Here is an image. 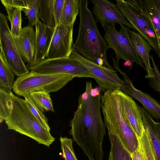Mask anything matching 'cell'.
Here are the masks:
<instances>
[{"instance_id": "obj_1", "label": "cell", "mask_w": 160, "mask_h": 160, "mask_svg": "<svg viewBox=\"0 0 160 160\" xmlns=\"http://www.w3.org/2000/svg\"><path fill=\"white\" fill-rule=\"evenodd\" d=\"M91 81L86 82L85 92L80 94L78 106L70 122L69 134L89 160H101L102 144L106 134L105 126L101 113V92H92Z\"/></svg>"}, {"instance_id": "obj_2", "label": "cell", "mask_w": 160, "mask_h": 160, "mask_svg": "<svg viewBox=\"0 0 160 160\" xmlns=\"http://www.w3.org/2000/svg\"><path fill=\"white\" fill-rule=\"evenodd\" d=\"M88 0H79V23L78 37L72 50L81 53L85 58L111 69L107 52L109 49L98 29Z\"/></svg>"}, {"instance_id": "obj_3", "label": "cell", "mask_w": 160, "mask_h": 160, "mask_svg": "<svg viewBox=\"0 0 160 160\" xmlns=\"http://www.w3.org/2000/svg\"><path fill=\"white\" fill-rule=\"evenodd\" d=\"M118 90L108 91L102 95L101 108L104 123L107 129L114 133L132 153L138 148L139 139L122 114Z\"/></svg>"}, {"instance_id": "obj_4", "label": "cell", "mask_w": 160, "mask_h": 160, "mask_svg": "<svg viewBox=\"0 0 160 160\" xmlns=\"http://www.w3.org/2000/svg\"><path fill=\"white\" fill-rule=\"evenodd\" d=\"M11 113L5 121L8 129L26 136L39 144L48 147L55 141L50 132L45 129L32 113L24 99L14 95Z\"/></svg>"}, {"instance_id": "obj_5", "label": "cell", "mask_w": 160, "mask_h": 160, "mask_svg": "<svg viewBox=\"0 0 160 160\" xmlns=\"http://www.w3.org/2000/svg\"><path fill=\"white\" fill-rule=\"evenodd\" d=\"M74 78L68 74H42L31 71L17 78L12 90L18 95L22 97L37 91H44L49 93L58 91Z\"/></svg>"}, {"instance_id": "obj_6", "label": "cell", "mask_w": 160, "mask_h": 160, "mask_svg": "<svg viewBox=\"0 0 160 160\" xmlns=\"http://www.w3.org/2000/svg\"><path fill=\"white\" fill-rule=\"evenodd\" d=\"M127 26H121L119 31L115 26L108 24L104 31L103 38L108 48L112 49L115 54L116 61L119 64L120 59L125 60L124 65L130 70L135 62L145 69L130 38L129 29Z\"/></svg>"}, {"instance_id": "obj_7", "label": "cell", "mask_w": 160, "mask_h": 160, "mask_svg": "<svg viewBox=\"0 0 160 160\" xmlns=\"http://www.w3.org/2000/svg\"><path fill=\"white\" fill-rule=\"evenodd\" d=\"M124 16L157 53L158 44L153 26L145 14L141 0H116Z\"/></svg>"}, {"instance_id": "obj_8", "label": "cell", "mask_w": 160, "mask_h": 160, "mask_svg": "<svg viewBox=\"0 0 160 160\" xmlns=\"http://www.w3.org/2000/svg\"><path fill=\"white\" fill-rule=\"evenodd\" d=\"M29 70L42 74H64L74 78L93 77L88 69L80 62L69 58L44 59L26 66Z\"/></svg>"}, {"instance_id": "obj_9", "label": "cell", "mask_w": 160, "mask_h": 160, "mask_svg": "<svg viewBox=\"0 0 160 160\" xmlns=\"http://www.w3.org/2000/svg\"><path fill=\"white\" fill-rule=\"evenodd\" d=\"M0 48L3 52L6 62L14 74L18 77L28 73L29 70L25 66L17 48L8 23V17L0 13Z\"/></svg>"}, {"instance_id": "obj_10", "label": "cell", "mask_w": 160, "mask_h": 160, "mask_svg": "<svg viewBox=\"0 0 160 160\" xmlns=\"http://www.w3.org/2000/svg\"><path fill=\"white\" fill-rule=\"evenodd\" d=\"M69 58L82 63L88 69L104 93L108 91L121 90L124 86V82L118 77L116 71L113 69L89 60L73 50Z\"/></svg>"}, {"instance_id": "obj_11", "label": "cell", "mask_w": 160, "mask_h": 160, "mask_svg": "<svg viewBox=\"0 0 160 160\" xmlns=\"http://www.w3.org/2000/svg\"><path fill=\"white\" fill-rule=\"evenodd\" d=\"M93 6L92 12L96 19L99 22L104 31L108 24L115 26L117 23L125 25L137 31L136 29L124 16L117 4L107 0H91Z\"/></svg>"}, {"instance_id": "obj_12", "label": "cell", "mask_w": 160, "mask_h": 160, "mask_svg": "<svg viewBox=\"0 0 160 160\" xmlns=\"http://www.w3.org/2000/svg\"><path fill=\"white\" fill-rule=\"evenodd\" d=\"M73 26L59 24L55 28L47 53L48 59L69 58L72 51Z\"/></svg>"}, {"instance_id": "obj_13", "label": "cell", "mask_w": 160, "mask_h": 160, "mask_svg": "<svg viewBox=\"0 0 160 160\" xmlns=\"http://www.w3.org/2000/svg\"><path fill=\"white\" fill-rule=\"evenodd\" d=\"M114 68L117 70L124 78V85L121 90L123 92L138 101L147 112L158 120H160V104L149 95L136 88L132 80L120 68L119 64L114 60Z\"/></svg>"}, {"instance_id": "obj_14", "label": "cell", "mask_w": 160, "mask_h": 160, "mask_svg": "<svg viewBox=\"0 0 160 160\" xmlns=\"http://www.w3.org/2000/svg\"><path fill=\"white\" fill-rule=\"evenodd\" d=\"M122 114L139 139L144 130L143 120L137 104L132 98L118 90Z\"/></svg>"}, {"instance_id": "obj_15", "label": "cell", "mask_w": 160, "mask_h": 160, "mask_svg": "<svg viewBox=\"0 0 160 160\" xmlns=\"http://www.w3.org/2000/svg\"><path fill=\"white\" fill-rule=\"evenodd\" d=\"M12 35L21 58L28 64H32L36 50V34L34 28L28 24L22 28L19 36Z\"/></svg>"}, {"instance_id": "obj_16", "label": "cell", "mask_w": 160, "mask_h": 160, "mask_svg": "<svg viewBox=\"0 0 160 160\" xmlns=\"http://www.w3.org/2000/svg\"><path fill=\"white\" fill-rule=\"evenodd\" d=\"M35 26L36 50L33 63L41 61L46 58L55 28L48 27L40 20Z\"/></svg>"}, {"instance_id": "obj_17", "label": "cell", "mask_w": 160, "mask_h": 160, "mask_svg": "<svg viewBox=\"0 0 160 160\" xmlns=\"http://www.w3.org/2000/svg\"><path fill=\"white\" fill-rule=\"evenodd\" d=\"M156 160H160V122L155 121L143 108L137 104Z\"/></svg>"}, {"instance_id": "obj_18", "label": "cell", "mask_w": 160, "mask_h": 160, "mask_svg": "<svg viewBox=\"0 0 160 160\" xmlns=\"http://www.w3.org/2000/svg\"><path fill=\"white\" fill-rule=\"evenodd\" d=\"M130 38L140 59L144 66L147 74L145 78L154 77L153 68L150 63V53L153 48L142 36L138 32L129 29Z\"/></svg>"}, {"instance_id": "obj_19", "label": "cell", "mask_w": 160, "mask_h": 160, "mask_svg": "<svg viewBox=\"0 0 160 160\" xmlns=\"http://www.w3.org/2000/svg\"><path fill=\"white\" fill-rule=\"evenodd\" d=\"M144 12L150 21L158 44L157 54L160 58V0H141Z\"/></svg>"}, {"instance_id": "obj_20", "label": "cell", "mask_w": 160, "mask_h": 160, "mask_svg": "<svg viewBox=\"0 0 160 160\" xmlns=\"http://www.w3.org/2000/svg\"><path fill=\"white\" fill-rule=\"evenodd\" d=\"M108 130L111 143L108 160H132L131 153L117 135L111 130Z\"/></svg>"}, {"instance_id": "obj_21", "label": "cell", "mask_w": 160, "mask_h": 160, "mask_svg": "<svg viewBox=\"0 0 160 160\" xmlns=\"http://www.w3.org/2000/svg\"><path fill=\"white\" fill-rule=\"evenodd\" d=\"M79 11V0H64L59 24L73 26Z\"/></svg>"}, {"instance_id": "obj_22", "label": "cell", "mask_w": 160, "mask_h": 160, "mask_svg": "<svg viewBox=\"0 0 160 160\" xmlns=\"http://www.w3.org/2000/svg\"><path fill=\"white\" fill-rule=\"evenodd\" d=\"M5 7L8 14L7 17L11 24V31L12 34L18 36L22 29L21 9L19 8L9 4L4 0H1Z\"/></svg>"}, {"instance_id": "obj_23", "label": "cell", "mask_w": 160, "mask_h": 160, "mask_svg": "<svg viewBox=\"0 0 160 160\" xmlns=\"http://www.w3.org/2000/svg\"><path fill=\"white\" fill-rule=\"evenodd\" d=\"M14 74L7 65L2 50L0 52V88L12 89Z\"/></svg>"}, {"instance_id": "obj_24", "label": "cell", "mask_w": 160, "mask_h": 160, "mask_svg": "<svg viewBox=\"0 0 160 160\" xmlns=\"http://www.w3.org/2000/svg\"><path fill=\"white\" fill-rule=\"evenodd\" d=\"M11 90L0 88V121H5L12 109L13 100Z\"/></svg>"}, {"instance_id": "obj_25", "label": "cell", "mask_w": 160, "mask_h": 160, "mask_svg": "<svg viewBox=\"0 0 160 160\" xmlns=\"http://www.w3.org/2000/svg\"><path fill=\"white\" fill-rule=\"evenodd\" d=\"M55 0H39L40 17L43 23L50 28H55L54 14Z\"/></svg>"}, {"instance_id": "obj_26", "label": "cell", "mask_w": 160, "mask_h": 160, "mask_svg": "<svg viewBox=\"0 0 160 160\" xmlns=\"http://www.w3.org/2000/svg\"><path fill=\"white\" fill-rule=\"evenodd\" d=\"M29 94L43 112L44 110L54 112L52 101L49 93L44 91H37L32 92Z\"/></svg>"}, {"instance_id": "obj_27", "label": "cell", "mask_w": 160, "mask_h": 160, "mask_svg": "<svg viewBox=\"0 0 160 160\" xmlns=\"http://www.w3.org/2000/svg\"><path fill=\"white\" fill-rule=\"evenodd\" d=\"M23 97L33 115L45 129L50 132V128L48 124V119L36 104L30 94L25 95Z\"/></svg>"}, {"instance_id": "obj_28", "label": "cell", "mask_w": 160, "mask_h": 160, "mask_svg": "<svg viewBox=\"0 0 160 160\" xmlns=\"http://www.w3.org/2000/svg\"><path fill=\"white\" fill-rule=\"evenodd\" d=\"M39 0H31L28 7L22 10L28 16L30 26L33 27L39 20Z\"/></svg>"}, {"instance_id": "obj_29", "label": "cell", "mask_w": 160, "mask_h": 160, "mask_svg": "<svg viewBox=\"0 0 160 160\" xmlns=\"http://www.w3.org/2000/svg\"><path fill=\"white\" fill-rule=\"evenodd\" d=\"M62 152V156L65 160H78L72 147V140L67 137H61L59 139Z\"/></svg>"}, {"instance_id": "obj_30", "label": "cell", "mask_w": 160, "mask_h": 160, "mask_svg": "<svg viewBox=\"0 0 160 160\" xmlns=\"http://www.w3.org/2000/svg\"><path fill=\"white\" fill-rule=\"evenodd\" d=\"M139 140L145 160H156L148 136L145 129L142 137L139 139Z\"/></svg>"}, {"instance_id": "obj_31", "label": "cell", "mask_w": 160, "mask_h": 160, "mask_svg": "<svg viewBox=\"0 0 160 160\" xmlns=\"http://www.w3.org/2000/svg\"><path fill=\"white\" fill-rule=\"evenodd\" d=\"M150 59L152 63L154 77L150 78L149 85L154 90L158 92L160 94V72L158 67L155 64L152 55L151 56Z\"/></svg>"}, {"instance_id": "obj_32", "label": "cell", "mask_w": 160, "mask_h": 160, "mask_svg": "<svg viewBox=\"0 0 160 160\" xmlns=\"http://www.w3.org/2000/svg\"><path fill=\"white\" fill-rule=\"evenodd\" d=\"M64 0H55L54 5V14L56 26L59 24Z\"/></svg>"}, {"instance_id": "obj_33", "label": "cell", "mask_w": 160, "mask_h": 160, "mask_svg": "<svg viewBox=\"0 0 160 160\" xmlns=\"http://www.w3.org/2000/svg\"><path fill=\"white\" fill-rule=\"evenodd\" d=\"M9 4L19 8L21 10L27 8L29 6L31 0H4Z\"/></svg>"}, {"instance_id": "obj_34", "label": "cell", "mask_w": 160, "mask_h": 160, "mask_svg": "<svg viewBox=\"0 0 160 160\" xmlns=\"http://www.w3.org/2000/svg\"><path fill=\"white\" fill-rule=\"evenodd\" d=\"M131 155L132 160H145L140 143L138 148L135 152L131 153Z\"/></svg>"}]
</instances>
